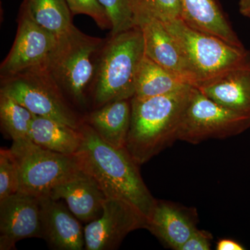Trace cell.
I'll list each match as a JSON object with an SVG mask.
<instances>
[{
    "label": "cell",
    "mask_w": 250,
    "mask_h": 250,
    "mask_svg": "<svg viewBox=\"0 0 250 250\" xmlns=\"http://www.w3.org/2000/svg\"><path fill=\"white\" fill-rule=\"evenodd\" d=\"M105 142L116 148H126L131 123V99L111 102L84 116Z\"/></svg>",
    "instance_id": "18"
},
{
    "label": "cell",
    "mask_w": 250,
    "mask_h": 250,
    "mask_svg": "<svg viewBox=\"0 0 250 250\" xmlns=\"http://www.w3.org/2000/svg\"><path fill=\"white\" fill-rule=\"evenodd\" d=\"M178 42L194 80L193 86L223 72L250 63L244 47L188 27L182 19L164 22Z\"/></svg>",
    "instance_id": "5"
},
{
    "label": "cell",
    "mask_w": 250,
    "mask_h": 250,
    "mask_svg": "<svg viewBox=\"0 0 250 250\" xmlns=\"http://www.w3.org/2000/svg\"><path fill=\"white\" fill-rule=\"evenodd\" d=\"M187 85H190L145 55L138 72L134 96L140 98L159 96Z\"/></svg>",
    "instance_id": "20"
},
{
    "label": "cell",
    "mask_w": 250,
    "mask_h": 250,
    "mask_svg": "<svg viewBox=\"0 0 250 250\" xmlns=\"http://www.w3.org/2000/svg\"><path fill=\"white\" fill-rule=\"evenodd\" d=\"M192 85L159 96L131 99L126 149L139 166L178 140L179 126Z\"/></svg>",
    "instance_id": "2"
},
{
    "label": "cell",
    "mask_w": 250,
    "mask_h": 250,
    "mask_svg": "<svg viewBox=\"0 0 250 250\" xmlns=\"http://www.w3.org/2000/svg\"><path fill=\"white\" fill-rule=\"evenodd\" d=\"M195 87L224 107L250 115V63L223 72Z\"/></svg>",
    "instance_id": "15"
},
{
    "label": "cell",
    "mask_w": 250,
    "mask_h": 250,
    "mask_svg": "<svg viewBox=\"0 0 250 250\" xmlns=\"http://www.w3.org/2000/svg\"><path fill=\"white\" fill-rule=\"evenodd\" d=\"M106 10L111 23V34L136 27L131 0H99Z\"/></svg>",
    "instance_id": "24"
},
{
    "label": "cell",
    "mask_w": 250,
    "mask_h": 250,
    "mask_svg": "<svg viewBox=\"0 0 250 250\" xmlns=\"http://www.w3.org/2000/svg\"><path fill=\"white\" fill-rule=\"evenodd\" d=\"M29 138L41 147L65 155H75L82 142L80 129L36 115Z\"/></svg>",
    "instance_id": "19"
},
{
    "label": "cell",
    "mask_w": 250,
    "mask_h": 250,
    "mask_svg": "<svg viewBox=\"0 0 250 250\" xmlns=\"http://www.w3.org/2000/svg\"><path fill=\"white\" fill-rule=\"evenodd\" d=\"M147 220L134 206L119 198H107L99 218L84 228L85 249L113 250L131 231L147 229Z\"/></svg>",
    "instance_id": "9"
},
{
    "label": "cell",
    "mask_w": 250,
    "mask_h": 250,
    "mask_svg": "<svg viewBox=\"0 0 250 250\" xmlns=\"http://www.w3.org/2000/svg\"><path fill=\"white\" fill-rule=\"evenodd\" d=\"M21 9L36 24L57 36L73 24L65 0H23Z\"/></svg>",
    "instance_id": "21"
},
{
    "label": "cell",
    "mask_w": 250,
    "mask_h": 250,
    "mask_svg": "<svg viewBox=\"0 0 250 250\" xmlns=\"http://www.w3.org/2000/svg\"><path fill=\"white\" fill-rule=\"evenodd\" d=\"M105 39L87 35L72 24L58 36L43 66L65 98L79 109L90 103L97 62Z\"/></svg>",
    "instance_id": "3"
},
{
    "label": "cell",
    "mask_w": 250,
    "mask_h": 250,
    "mask_svg": "<svg viewBox=\"0 0 250 250\" xmlns=\"http://www.w3.org/2000/svg\"><path fill=\"white\" fill-rule=\"evenodd\" d=\"M35 115L6 94L0 93L1 129L13 141L29 139Z\"/></svg>",
    "instance_id": "22"
},
{
    "label": "cell",
    "mask_w": 250,
    "mask_h": 250,
    "mask_svg": "<svg viewBox=\"0 0 250 250\" xmlns=\"http://www.w3.org/2000/svg\"><path fill=\"white\" fill-rule=\"evenodd\" d=\"M212 235L197 229L186 241L180 250H209L211 248Z\"/></svg>",
    "instance_id": "27"
},
{
    "label": "cell",
    "mask_w": 250,
    "mask_h": 250,
    "mask_svg": "<svg viewBox=\"0 0 250 250\" xmlns=\"http://www.w3.org/2000/svg\"><path fill=\"white\" fill-rule=\"evenodd\" d=\"M80 130L82 142L75 156L81 170L97 182L107 198L129 202L147 220L156 200L126 148L120 149L105 142L84 121Z\"/></svg>",
    "instance_id": "1"
},
{
    "label": "cell",
    "mask_w": 250,
    "mask_h": 250,
    "mask_svg": "<svg viewBox=\"0 0 250 250\" xmlns=\"http://www.w3.org/2000/svg\"><path fill=\"white\" fill-rule=\"evenodd\" d=\"M144 56V41L138 26L105 39L99 53L90 95L93 109L134 96Z\"/></svg>",
    "instance_id": "4"
},
{
    "label": "cell",
    "mask_w": 250,
    "mask_h": 250,
    "mask_svg": "<svg viewBox=\"0 0 250 250\" xmlns=\"http://www.w3.org/2000/svg\"><path fill=\"white\" fill-rule=\"evenodd\" d=\"M181 18L188 27L243 47L216 0H179Z\"/></svg>",
    "instance_id": "17"
},
{
    "label": "cell",
    "mask_w": 250,
    "mask_h": 250,
    "mask_svg": "<svg viewBox=\"0 0 250 250\" xmlns=\"http://www.w3.org/2000/svg\"><path fill=\"white\" fill-rule=\"evenodd\" d=\"M20 190L19 172L11 149H0V200Z\"/></svg>",
    "instance_id": "25"
},
{
    "label": "cell",
    "mask_w": 250,
    "mask_h": 250,
    "mask_svg": "<svg viewBox=\"0 0 250 250\" xmlns=\"http://www.w3.org/2000/svg\"><path fill=\"white\" fill-rule=\"evenodd\" d=\"M72 14L85 15L95 21L100 29H111V23L106 10L99 0H65Z\"/></svg>",
    "instance_id": "26"
},
{
    "label": "cell",
    "mask_w": 250,
    "mask_h": 250,
    "mask_svg": "<svg viewBox=\"0 0 250 250\" xmlns=\"http://www.w3.org/2000/svg\"><path fill=\"white\" fill-rule=\"evenodd\" d=\"M10 149L18 166L19 191L33 196H46L82 170L75 155L49 150L29 139L14 141Z\"/></svg>",
    "instance_id": "7"
},
{
    "label": "cell",
    "mask_w": 250,
    "mask_h": 250,
    "mask_svg": "<svg viewBox=\"0 0 250 250\" xmlns=\"http://www.w3.org/2000/svg\"><path fill=\"white\" fill-rule=\"evenodd\" d=\"M47 195L63 200L77 219L87 223L100 216L106 199L97 182L82 170L56 186Z\"/></svg>",
    "instance_id": "14"
},
{
    "label": "cell",
    "mask_w": 250,
    "mask_h": 250,
    "mask_svg": "<svg viewBox=\"0 0 250 250\" xmlns=\"http://www.w3.org/2000/svg\"><path fill=\"white\" fill-rule=\"evenodd\" d=\"M18 22L14 44L0 66L1 79L43 66L58 39L21 9Z\"/></svg>",
    "instance_id": "10"
},
{
    "label": "cell",
    "mask_w": 250,
    "mask_h": 250,
    "mask_svg": "<svg viewBox=\"0 0 250 250\" xmlns=\"http://www.w3.org/2000/svg\"><path fill=\"white\" fill-rule=\"evenodd\" d=\"M250 128V115L224 107L192 85L178 140L196 145L208 139H224Z\"/></svg>",
    "instance_id": "8"
},
{
    "label": "cell",
    "mask_w": 250,
    "mask_h": 250,
    "mask_svg": "<svg viewBox=\"0 0 250 250\" xmlns=\"http://www.w3.org/2000/svg\"><path fill=\"white\" fill-rule=\"evenodd\" d=\"M195 219L187 208L156 200L147 218V229L171 249L180 250L197 229Z\"/></svg>",
    "instance_id": "16"
},
{
    "label": "cell",
    "mask_w": 250,
    "mask_h": 250,
    "mask_svg": "<svg viewBox=\"0 0 250 250\" xmlns=\"http://www.w3.org/2000/svg\"><path fill=\"white\" fill-rule=\"evenodd\" d=\"M41 238L39 197L18 192L0 200V250L15 249L24 238Z\"/></svg>",
    "instance_id": "11"
},
{
    "label": "cell",
    "mask_w": 250,
    "mask_h": 250,
    "mask_svg": "<svg viewBox=\"0 0 250 250\" xmlns=\"http://www.w3.org/2000/svg\"><path fill=\"white\" fill-rule=\"evenodd\" d=\"M240 13L245 17L250 18V0H238Z\"/></svg>",
    "instance_id": "29"
},
{
    "label": "cell",
    "mask_w": 250,
    "mask_h": 250,
    "mask_svg": "<svg viewBox=\"0 0 250 250\" xmlns=\"http://www.w3.org/2000/svg\"><path fill=\"white\" fill-rule=\"evenodd\" d=\"M135 22L142 32L145 55L194 85V80L185 56L178 42L164 22L147 16H135Z\"/></svg>",
    "instance_id": "12"
},
{
    "label": "cell",
    "mask_w": 250,
    "mask_h": 250,
    "mask_svg": "<svg viewBox=\"0 0 250 250\" xmlns=\"http://www.w3.org/2000/svg\"><path fill=\"white\" fill-rule=\"evenodd\" d=\"M39 199L41 238L54 250H82L85 248L84 228L67 205L48 195Z\"/></svg>",
    "instance_id": "13"
},
{
    "label": "cell",
    "mask_w": 250,
    "mask_h": 250,
    "mask_svg": "<svg viewBox=\"0 0 250 250\" xmlns=\"http://www.w3.org/2000/svg\"><path fill=\"white\" fill-rule=\"evenodd\" d=\"M217 250H246L238 242L229 238L219 240L216 244Z\"/></svg>",
    "instance_id": "28"
},
{
    "label": "cell",
    "mask_w": 250,
    "mask_h": 250,
    "mask_svg": "<svg viewBox=\"0 0 250 250\" xmlns=\"http://www.w3.org/2000/svg\"><path fill=\"white\" fill-rule=\"evenodd\" d=\"M0 93L9 95L36 116L75 129H80L84 121L42 67L1 78Z\"/></svg>",
    "instance_id": "6"
},
{
    "label": "cell",
    "mask_w": 250,
    "mask_h": 250,
    "mask_svg": "<svg viewBox=\"0 0 250 250\" xmlns=\"http://www.w3.org/2000/svg\"><path fill=\"white\" fill-rule=\"evenodd\" d=\"M131 3L134 18L151 16L164 22L182 19L179 0H131Z\"/></svg>",
    "instance_id": "23"
}]
</instances>
